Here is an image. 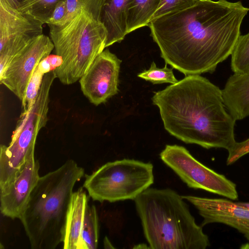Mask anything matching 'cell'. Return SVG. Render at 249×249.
Here are the masks:
<instances>
[{"mask_svg": "<svg viewBox=\"0 0 249 249\" xmlns=\"http://www.w3.org/2000/svg\"><path fill=\"white\" fill-rule=\"evenodd\" d=\"M249 11L240 1L198 0L148 26L166 64L186 76L212 73L231 55Z\"/></svg>", "mask_w": 249, "mask_h": 249, "instance_id": "6da1fadb", "label": "cell"}, {"mask_svg": "<svg viewBox=\"0 0 249 249\" xmlns=\"http://www.w3.org/2000/svg\"><path fill=\"white\" fill-rule=\"evenodd\" d=\"M231 55V67L233 73L249 71V32L239 36Z\"/></svg>", "mask_w": 249, "mask_h": 249, "instance_id": "ffe728a7", "label": "cell"}, {"mask_svg": "<svg viewBox=\"0 0 249 249\" xmlns=\"http://www.w3.org/2000/svg\"><path fill=\"white\" fill-rule=\"evenodd\" d=\"M55 78L54 71L44 75L31 108L21 113L9 145H1L0 189L13 180L35 151L37 135L47 122L50 89Z\"/></svg>", "mask_w": 249, "mask_h": 249, "instance_id": "52a82bcc", "label": "cell"}, {"mask_svg": "<svg viewBox=\"0 0 249 249\" xmlns=\"http://www.w3.org/2000/svg\"><path fill=\"white\" fill-rule=\"evenodd\" d=\"M39 170V162L35 158L34 151L13 180L0 189V210L3 216L20 219L40 178Z\"/></svg>", "mask_w": 249, "mask_h": 249, "instance_id": "7c38bea8", "label": "cell"}, {"mask_svg": "<svg viewBox=\"0 0 249 249\" xmlns=\"http://www.w3.org/2000/svg\"><path fill=\"white\" fill-rule=\"evenodd\" d=\"M121 62L108 49L104 50L79 79L81 91L91 104L105 103L118 93Z\"/></svg>", "mask_w": 249, "mask_h": 249, "instance_id": "30bf717a", "label": "cell"}, {"mask_svg": "<svg viewBox=\"0 0 249 249\" xmlns=\"http://www.w3.org/2000/svg\"><path fill=\"white\" fill-rule=\"evenodd\" d=\"M44 75L37 66L28 83L24 97L21 101V114L28 112L31 108L40 89Z\"/></svg>", "mask_w": 249, "mask_h": 249, "instance_id": "cb8c5ba5", "label": "cell"}, {"mask_svg": "<svg viewBox=\"0 0 249 249\" xmlns=\"http://www.w3.org/2000/svg\"><path fill=\"white\" fill-rule=\"evenodd\" d=\"M134 200L150 249H206L210 246L208 236L175 191L149 187Z\"/></svg>", "mask_w": 249, "mask_h": 249, "instance_id": "277c9868", "label": "cell"}, {"mask_svg": "<svg viewBox=\"0 0 249 249\" xmlns=\"http://www.w3.org/2000/svg\"><path fill=\"white\" fill-rule=\"evenodd\" d=\"M164 128L186 143L227 151L236 142V121L227 110L222 90L200 74L186 75L155 93Z\"/></svg>", "mask_w": 249, "mask_h": 249, "instance_id": "7a4b0ae2", "label": "cell"}, {"mask_svg": "<svg viewBox=\"0 0 249 249\" xmlns=\"http://www.w3.org/2000/svg\"><path fill=\"white\" fill-rule=\"evenodd\" d=\"M198 210L203 218V227L212 223H221L231 227L242 233L248 242L240 248L249 246V210L228 198L202 197L181 196Z\"/></svg>", "mask_w": 249, "mask_h": 249, "instance_id": "8fae6325", "label": "cell"}, {"mask_svg": "<svg viewBox=\"0 0 249 249\" xmlns=\"http://www.w3.org/2000/svg\"><path fill=\"white\" fill-rule=\"evenodd\" d=\"M84 175L70 159L40 177L20 219L32 249H54L63 243L73 188Z\"/></svg>", "mask_w": 249, "mask_h": 249, "instance_id": "3957f363", "label": "cell"}, {"mask_svg": "<svg viewBox=\"0 0 249 249\" xmlns=\"http://www.w3.org/2000/svg\"><path fill=\"white\" fill-rule=\"evenodd\" d=\"M53 49L49 36L43 34L35 38L8 64L0 75V83L21 101L36 67Z\"/></svg>", "mask_w": 249, "mask_h": 249, "instance_id": "9c48e42d", "label": "cell"}, {"mask_svg": "<svg viewBox=\"0 0 249 249\" xmlns=\"http://www.w3.org/2000/svg\"><path fill=\"white\" fill-rule=\"evenodd\" d=\"M246 249H249V246L247 247Z\"/></svg>", "mask_w": 249, "mask_h": 249, "instance_id": "1f68e13d", "label": "cell"}, {"mask_svg": "<svg viewBox=\"0 0 249 249\" xmlns=\"http://www.w3.org/2000/svg\"><path fill=\"white\" fill-rule=\"evenodd\" d=\"M8 6L15 9H18L20 0H0Z\"/></svg>", "mask_w": 249, "mask_h": 249, "instance_id": "f1b7e54d", "label": "cell"}, {"mask_svg": "<svg viewBox=\"0 0 249 249\" xmlns=\"http://www.w3.org/2000/svg\"><path fill=\"white\" fill-rule=\"evenodd\" d=\"M138 76L153 84L166 83L174 84L178 81L174 76L172 68H167L166 65L163 68H157L154 62L148 70L140 73Z\"/></svg>", "mask_w": 249, "mask_h": 249, "instance_id": "603a6c76", "label": "cell"}, {"mask_svg": "<svg viewBox=\"0 0 249 249\" xmlns=\"http://www.w3.org/2000/svg\"><path fill=\"white\" fill-rule=\"evenodd\" d=\"M61 0H20L18 10L28 14L44 24L51 15L56 4Z\"/></svg>", "mask_w": 249, "mask_h": 249, "instance_id": "d6986e66", "label": "cell"}, {"mask_svg": "<svg viewBox=\"0 0 249 249\" xmlns=\"http://www.w3.org/2000/svg\"><path fill=\"white\" fill-rule=\"evenodd\" d=\"M43 24L33 16L0 1V46L15 37L43 34Z\"/></svg>", "mask_w": 249, "mask_h": 249, "instance_id": "4fadbf2b", "label": "cell"}, {"mask_svg": "<svg viewBox=\"0 0 249 249\" xmlns=\"http://www.w3.org/2000/svg\"><path fill=\"white\" fill-rule=\"evenodd\" d=\"M37 36L25 35L15 37L0 46V75L14 57Z\"/></svg>", "mask_w": 249, "mask_h": 249, "instance_id": "44dd1931", "label": "cell"}, {"mask_svg": "<svg viewBox=\"0 0 249 249\" xmlns=\"http://www.w3.org/2000/svg\"><path fill=\"white\" fill-rule=\"evenodd\" d=\"M89 196L84 212L81 232L82 249H96L99 241V221L96 208L89 203Z\"/></svg>", "mask_w": 249, "mask_h": 249, "instance_id": "ac0fdd59", "label": "cell"}, {"mask_svg": "<svg viewBox=\"0 0 249 249\" xmlns=\"http://www.w3.org/2000/svg\"><path fill=\"white\" fill-rule=\"evenodd\" d=\"M66 14L59 25H62L73 18L82 9H88L100 15L104 0H66Z\"/></svg>", "mask_w": 249, "mask_h": 249, "instance_id": "7402d4cb", "label": "cell"}, {"mask_svg": "<svg viewBox=\"0 0 249 249\" xmlns=\"http://www.w3.org/2000/svg\"><path fill=\"white\" fill-rule=\"evenodd\" d=\"M131 0H104L100 20L107 32L106 47L123 40L128 34L127 15Z\"/></svg>", "mask_w": 249, "mask_h": 249, "instance_id": "9a60e30c", "label": "cell"}, {"mask_svg": "<svg viewBox=\"0 0 249 249\" xmlns=\"http://www.w3.org/2000/svg\"><path fill=\"white\" fill-rule=\"evenodd\" d=\"M62 62L60 56L56 55H49L43 59L38 65L39 70L44 74L51 72L60 66Z\"/></svg>", "mask_w": 249, "mask_h": 249, "instance_id": "83f0119b", "label": "cell"}, {"mask_svg": "<svg viewBox=\"0 0 249 249\" xmlns=\"http://www.w3.org/2000/svg\"><path fill=\"white\" fill-rule=\"evenodd\" d=\"M161 160L189 187L235 200L236 185L224 175L205 166L182 146L166 145L160 153Z\"/></svg>", "mask_w": 249, "mask_h": 249, "instance_id": "ba28073f", "label": "cell"}, {"mask_svg": "<svg viewBox=\"0 0 249 249\" xmlns=\"http://www.w3.org/2000/svg\"><path fill=\"white\" fill-rule=\"evenodd\" d=\"M104 246L105 248H113L109 242V240L107 238L105 237L104 239Z\"/></svg>", "mask_w": 249, "mask_h": 249, "instance_id": "f546056e", "label": "cell"}, {"mask_svg": "<svg viewBox=\"0 0 249 249\" xmlns=\"http://www.w3.org/2000/svg\"><path fill=\"white\" fill-rule=\"evenodd\" d=\"M238 204L249 210V202H236Z\"/></svg>", "mask_w": 249, "mask_h": 249, "instance_id": "4dcf8cb0", "label": "cell"}, {"mask_svg": "<svg viewBox=\"0 0 249 249\" xmlns=\"http://www.w3.org/2000/svg\"><path fill=\"white\" fill-rule=\"evenodd\" d=\"M55 54L62 60L54 70L64 85L76 82L106 48L107 32L100 15L82 8L62 25H48Z\"/></svg>", "mask_w": 249, "mask_h": 249, "instance_id": "5b68a950", "label": "cell"}, {"mask_svg": "<svg viewBox=\"0 0 249 249\" xmlns=\"http://www.w3.org/2000/svg\"><path fill=\"white\" fill-rule=\"evenodd\" d=\"M154 181L153 165L133 159L108 162L85 175L83 187L93 201L134 200Z\"/></svg>", "mask_w": 249, "mask_h": 249, "instance_id": "8992f818", "label": "cell"}, {"mask_svg": "<svg viewBox=\"0 0 249 249\" xmlns=\"http://www.w3.org/2000/svg\"><path fill=\"white\" fill-rule=\"evenodd\" d=\"M228 152L226 164L230 165L249 153V138L240 142H236Z\"/></svg>", "mask_w": 249, "mask_h": 249, "instance_id": "484cf974", "label": "cell"}, {"mask_svg": "<svg viewBox=\"0 0 249 249\" xmlns=\"http://www.w3.org/2000/svg\"><path fill=\"white\" fill-rule=\"evenodd\" d=\"M161 0H131L127 15V33L148 25Z\"/></svg>", "mask_w": 249, "mask_h": 249, "instance_id": "e0dca14e", "label": "cell"}, {"mask_svg": "<svg viewBox=\"0 0 249 249\" xmlns=\"http://www.w3.org/2000/svg\"><path fill=\"white\" fill-rule=\"evenodd\" d=\"M88 197L83 187L72 193L63 242L64 249H82L81 232Z\"/></svg>", "mask_w": 249, "mask_h": 249, "instance_id": "2e32d148", "label": "cell"}, {"mask_svg": "<svg viewBox=\"0 0 249 249\" xmlns=\"http://www.w3.org/2000/svg\"><path fill=\"white\" fill-rule=\"evenodd\" d=\"M222 92L225 107L235 121L249 116V71L233 73Z\"/></svg>", "mask_w": 249, "mask_h": 249, "instance_id": "5bb4252c", "label": "cell"}, {"mask_svg": "<svg viewBox=\"0 0 249 249\" xmlns=\"http://www.w3.org/2000/svg\"><path fill=\"white\" fill-rule=\"evenodd\" d=\"M66 12V0H61L56 4L51 15L45 24L48 25H59L64 19Z\"/></svg>", "mask_w": 249, "mask_h": 249, "instance_id": "4316f807", "label": "cell"}, {"mask_svg": "<svg viewBox=\"0 0 249 249\" xmlns=\"http://www.w3.org/2000/svg\"><path fill=\"white\" fill-rule=\"evenodd\" d=\"M198 0H161L151 20L163 15L178 11L195 4Z\"/></svg>", "mask_w": 249, "mask_h": 249, "instance_id": "d4e9b609", "label": "cell"}]
</instances>
